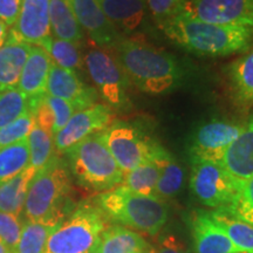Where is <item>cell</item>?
<instances>
[{"label": "cell", "mask_w": 253, "mask_h": 253, "mask_svg": "<svg viewBox=\"0 0 253 253\" xmlns=\"http://www.w3.org/2000/svg\"><path fill=\"white\" fill-rule=\"evenodd\" d=\"M71 190L68 166L54 155L32 179L24 207L26 219L63 221L72 209Z\"/></svg>", "instance_id": "3957f363"}, {"label": "cell", "mask_w": 253, "mask_h": 253, "mask_svg": "<svg viewBox=\"0 0 253 253\" xmlns=\"http://www.w3.org/2000/svg\"><path fill=\"white\" fill-rule=\"evenodd\" d=\"M150 246L140 233L122 225L108 226L101 233L94 253H141Z\"/></svg>", "instance_id": "44dd1931"}, {"label": "cell", "mask_w": 253, "mask_h": 253, "mask_svg": "<svg viewBox=\"0 0 253 253\" xmlns=\"http://www.w3.org/2000/svg\"><path fill=\"white\" fill-rule=\"evenodd\" d=\"M89 253H94V250H93V251H90V252H89Z\"/></svg>", "instance_id": "7bdbcfd3"}, {"label": "cell", "mask_w": 253, "mask_h": 253, "mask_svg": "<svg viewBox=\"0 0 253 253\" xmlns=\"http://www.w3.org/2000/svg\"><path fill=\"white\" fill-rule=\"evenodd\" d=\"M32 45L9 33L0 47V90L18 87Z\"/></svg>", "instance_id": "d6986e66"}, {"label": "cell", "mask_w": 253, "mask_h": 253, "mask_svg": "<svg viewBox=\"0 0 253 253\" xmlns=\"http://www.w3.org/2000/svg\"><path fill=\"white\" fill-rule=\"evenodd\" d=\"M46 94L67 101L77 112L91 107L96 101L94 88L81 81L75 72L59 67L53 62L47 80Z\"/></svg>", "instance_id": "9a60e30c"}, {"label": "cell", "mask_w": 253, "mask_h": 253, "mask_svg": "<svg viewBox=\"0 0 253 253\" xmlns=\"http://www.w3.org/2000/svg\"><path fill=\"white\" fill-rule=\"evenodd\" d=\"M27 141L30 147V166L38 172L54 156V136L34 123Z\"/></svg>", "instance_id": "f546056e"}, {"label": "cell", "mask_w": 253, "mask_h": 253, "mask_svg": "<svg viewBox=\"0 0 253 253\" xmlns=\"http://www.w3.org/2000/svg\"><path fill=\"white\" fill-rule=\"evenodd\" d=\"M154 158L160 166V178L155 189V196L163 201L175 197L184 183V170L163 147Z\"/></svg>", "instance_id": "603a6c76"}, {"label": "cell", "mask_w": 253, "mask_h": 253, "mask_svg": "<svg viewBox=\"0 0 253 253\" xmlns=\"http://www.w3.org/2000/svg\"><path fill=\"white\" fill-rule=\"evenodd\" d=\"M144 253H154V252H153V251H151V249L149 248V249H148V250H147V251H145Z\"/></svg>", "instance_id": "b9f144b4"}, {"label": "cell", "mask_w": 253, "mask_h": 253, "mask_svg": "<svg viewBox=\"0 0 253 253\" xmlns=\"http://www.w3.org/2000/svg\"><path fill=\"white\" fill-rule=\"evenodd\" d=\"M145 2L155 21L161 25L182 13L185 0H145Z\"/></svg>", "instance_id": "d590c367"}, {"label": "cell", "mask_w": 253, "mask_h": 253, "mask_svg": "<svg viewBox=\"0 0 253 253\" xmlns=\"http://www.w3.org/2000/svg\"><path fill=\"white\" fill-rule=\"evenodd\" d=\"M141 253H144V252H141Z\"/></svg>", "instance_id": "f6af8a7d"}, {"label": "cell", "mask_w": 253, "mask_h": 253, "mask_svg": "<svg viewBox=\"0 0 253 253\" xmlns=\"http://www.w3.org/2000/svg\"><path fill=\"white\" fill-rule=\"evenodd\" d=\"M237 219L253 225V177L237 181L236 195L226 209H221Z\"/></svg>", "instance_id": "d6a6232c"}, {"label": "cell", "mask_w": 253, "mask_h": 253, "mask_svg": "<svg viewBox=\"0 0 253 253\" xmlns=\"http://www.w3.org/2000/svg\"><path fill=\"white\" fill-rule=\"evenodd\" d=\"M158 178H160V166L157 161H148L131 171L125 173L123 186L131 191L143 196H155Z\"/></svg>", "instance_id": "f1b7e54d"}, {"label": "cell", "mask_w": 253, "mask_h": 253, "mask_svg": "<svg viewBox=\"0 0 253 253\" xmlns=\"http://www.w3.org/2000/svg\"><path fill=\"white\" fill-rule=\"evenodd\" d=\"M158 26L170 40L199 56L218 58L244 52L253 41V27L204 23L185 12Z\"/></svg>", "instance_id": "6da1fadb"}, {"label": "cell", "mask_w": 253, "mask_h": 253, "mask_svg": "<svg viewBox=\"0 0 253 253\" xmlns=\"http://www.w3.org/2000/svg\"><path fill=\"white\" fill-rule=\"evenodd\" d=\"M82 30L96 46L103 49L116 48L123 38L103 13L99 0H67Z\"/></svg>", "instance_id": "4fadbf2b"}, {"label": "cell", "mask_w": 253, "mask_h": 253, "mask_svg": "<svg viewBox=\"0 0 253 253\" xmlns=\"http://www.w3.org/2000/svg\"><path fill=\"white\" fill-rule=\"evenodd\" d=\"M183 12L204 23L253 27V0H185Z\"/></svg>", "instance_id": "30bf717a"}, {"label": "cell", "mask_w": 253, "mask_h": 253, "mask_svg": "<svg viewBox=\"0 0 253 253\" xmlns=\"http://www.w3.org/2000/svg\"><path fill=\"white\" fill-rule=\"evenodd\" d=\"M232 93L239 103L253 104V48L229 66Z\"/></svg>", "instance_id": "d4e9b609"}, {"label": "cell", "mask_w": 253, "mask_h": 253, "mask_svg": "<svg viewBox=\"0 0 253 253\" xmlns=\"http://www.w3.org/2000/svg\"><path fill=\"white\" fill-rule=\"evenodd\" d=\"M219 164L237 179L244 181L253 177V116L244 125L238 137L221 156Z\"/></svg>", "instance_id": "e0dca14e"}, {"label": "cell", "mask_w": 253, "mask_h": 253, "mask_svg": "<svg viewBox=\"0 0 253 253\" xmlns=\"http://www.w3.org/2000/svg\"><path fill=\"white\" fill-rule=\"evenodd\" d=\"M96 205L108 220L149 236H156L162 230L169 213L166 201L136 194L123 185L101 194Z\"/></svg>", "instance_id": "277c9868"}, {"label": "cell", "mask_w": 253, "mask_h": 253, "mask_svg": "<svg viewBox=\"0 0 253 253\" xmlns=\"http://www.w3.org/2000/svg\"><path fill=\"white\" fill-rule=\"evenodd\" d=\"M41 48L46 50L52 62L59 67L73 72L82 67V58L78 43L52 37L41 46Z\"/></svg>", "instance_id": "4dcf8cb0"}, {"label": "cell", "mask_w": 253, "mask_h": 253, "mask_svg": "<svg viewBox=\"0 0 253 253\" xmlns=\"http://www.w3.org/2000/svg\"><path fill=\"white\" fill-rule=\"evenodd\" d=\"M61 223L55 219L27 220L13 253H43L47 240Z\"/></svg>", "instance_id": "484cf974"}, {"label": "cell", "mask_w": 253, "mask_h": 253, "mask_svg": "<svg viewBox=\"0 0 253 253\" xmlns=\"http://www.w3.org/2000/svg\"><path fill=\"white\" fill-rule=\"evenodd\" d=\"M50 66L52 60L46 50L39 46H32L19 80L18 89L23 91L28 99L45 95Z\"/></svg>", "instance_id": "ac0fdd59"}, {"label": "cell", "mask_w": 253, "mask_h": 253, "mask_svg": "<svg viewBox=\"0 0 253 253\" xmlns=\"http://www.w3.org/2000/svg\"><path fill=\"white\" fill-rule=\"evenodd\" d=\"M66 154L69 171L84 189L106 192L123 182L125 173L104 143L101 131L79 142Z\"/></svg>", "instance_id": "5b68a950"}, {"label": "cell", "mask_w": 253, "mask_h": 253, "mask_svg": "<svg viewBox=\"0 0 253 253\" xmlns=\"http://www.w3.org/2000/svg\"><path fill=\"white\" fill-rule=\"evenodd\" d=\"M107 223L108 218L97 205L84 202L50 235L43 253H89Z\"/></svg>", "instance_id": "8992f818"}, {"label": "cell", "mask_w": 253, "mask_h": 253, "mask_svg": "<svg viewBox=\"0 0 253 253\" xmlns=\"http://www.w3.org/2000/svg\"><path fill=\"white\" fill-rule=\"evenodd\" d=\"M112 120L113 113L107 104L95 103L86 109L78 110L67 125L54 135V148L58 153L66 154L88 136L104 130Z\"/></svg>", "instance_id": "7c38bea8"}, {"label": "cell", "mask_w": 253, "mask_h": 253, "mask_svg": "<svg viewBox=\"0 0 253 253\" xmlns=\"http://www.w3.org/2000/svg\"><path fill=\"white\" fill-rule=\"evenodd\" d=\"M84 65L91 81L108 107L125 110L129 104V80L118 59L106 49L94 45L87 50Z\"/></svg>", "instance_id": "ba28073f"}, {"label": "cell", "mask_w": 253, "mask_h": 253, "mask_svg": "<svg viewBox=\"0 0 253 253\" xmlns=\"http://www.w3.org/2000/svg\"><path fill=\"white\" fill-rule=\"evenodd\" d=\"M34 123L36 121H34L33 114L27 112L15 121L0 129V148L27 140L32 129H33Z\"/></svg>", "instance_id": "836d02e7"}, {"label": "cell", "mask_w": 253, "mask_h": 253, "mask_svg": "<svg viewBox=\"0 0 253 253\" xmlns=\"http://www.w3.org/2000/svg\"><path fill=\"white\" fill-rule=\"evenodd\" d=\"M27 167H30L27 140L0 148V184L23 172Z\"/></svg>", "instance_id": "83f0119b"}, {"label": "cell", "mask_w": 253, "mask_h": 253, "mask_svg": "<svg viewBox=\"0 0 253 253\" xmlns=\"http://www.w3.org/2000/svg\"><path fill=\"white\" fill-rule=\"evenodd\" d=\"M102 132L107 147L123 173L153 160L162 145L126 122H114Z\"/></svg>", "instance_id": "52a82bcc"}, {"label": "cell", "mask_w": 253, "mask_h": 253, "mask_svg": "<svg viewBox=\"0 0 253 253\" xmlns=\"http://www.w3.org/2000/svg\"><path fill=\"white\" fill-rule=\"evenodd\" d=\"M0 253H12L11 251H9V249L7 248V246L4 244V242H2L1 239H0Z\"/></svg>", "instance_id": "60d3db41"}, {"label": "cell", "mask_w": 253, "mask_h": 253, "mask_svg": "<svg viewBox=\"0 0 253 253\" xmlns=\"http://www.w3.org/2000/svg\"><path fill=\"white\" fill-rule=\"evenodd\" d=\"M239 253H245V252H239Z\"/></svg>", "instance_id": "ee69618b"}, {"label": "cell", "mask_w": 253, "mask_h": 253, "mask_svg": "<svg viewBox=\"0 0 253 253\" xmlns=\"http://www.w3.org/2000/svg\"><path fill=\"white\" fill-rule=\"evenodd\" d=\"M103 13L118 31L131 33L143 23L145 0H99Z\"/></svg>", "instance_id": "ffe728a7"}, {"label": "cell", "mask_w": 253, "mask_h": 253, "mask_svg": "<svg viewBox=\"0 0 253 253\" xmlns=\"http://www.w3.org/2000/svg\"><path fill=\"white\" fill-rule=\"evenodd\" d=\"M50 30L58 39L80 42L84 32L67 0H50Z\"/></svg>", "instance_id": "cb8c5ba5"}, {"label": "cell", "mask_w": 253, "mask_h": 253, "mask_svg": "<svg viewBox=\"0 0 253 253\" xmlns=\"http://www.w3.org/2000/svg\"><path fill=\"white\" fill-rule=\"evenodd\" d=\"M195 253H239L209 211L197 210L190 220Z\"/></svg>", "instance_id": "2e32d148"}, {"label": "cell", "mask_w": 253, "mask_h": 253, "mask_svg": "<svg viewBox=\"0 0 253 253\" xmlns=\"http://www.w3.org/2000/svg\"><path fill=\"white\" fill-rule=\"evenodd\" d=\"M209 212L240 252L253 253V225L237 219L221 209Z\"/></svg>", "instance_id": "4316f807"}, {"label": "cell", "mask_w": 253, "mask_h": 253, "mask_svg": "<svg viewBox=\"0 0 253 253\" xmlns=\"http://www.w3.org/2000/svg\"><path fill=\"white\" fill-rule=\"evenodd\" d=\"M243 129V123L220 120H213L199 126L192 135L190 144L191 161L219 163L227 147L238 137Z\"/></svg>", "instance_id": "8fae6325"}, {"label": "cell", "mask_w": 253, "mask_h": 253, "mask_svg": "<svg viewBox=\"0 0 253 253\" xmlns=\"http://www.w3.org/2000/svg\"><path fill=\"white\" fill-rule=\"evenodd\" d=\"M190 189L205 207L218 210L226 209L237 190V179L229 175L219 163L208 161L192 162Z\"/></svg>", "instance_id": "9c48e42d"}, {"label": "cell", "mask_w": 253, "mask_h": 253, "mask_svg": "<svg viewBox=\"0 0 253 253\" xmlns=\"http://www.w3.org/2000/svg\"><path fill=\"white\" fill-rule=\"evenodd\" d=\"M21 6L23 0H0V20L13 27L20 14Z\"/></svg>", "instance_id": "f35d334b"}, {"label": "cell", "mask_w": 253, "mask_h": 253, "mask_svg": "<svg viewBox=\"0 0 253 253\" xmlns=\"http://www.w3.org/2000/svg\"><path fill=\"white\" fill-rule=\"evenodd\" d=\"M36 173L37 170L30 166L23 172L0 184V211L15 216L24 212L28 188Z\"/></svg>", "instance_id": "7402d4cb"}, {"label": "cell", "mask_w": 253, "mask_h": 253, "mask_svg": "<svg viewBox=\"0 0 253 253\" xmlns=\"http://www.w3.org/2000/svg\"><path fill=\"white\" fill-rule=\"evenodd\" d=\"M23 226L19 216L0 211V239L12 253L14 252L20 240Z\"/></svg>", "instance_id": "e575fe53"}, {"label": "cell", "mask_w": 253, "mask_h": 253, "mask_svg": "<svg viewBox=\"0 0 253 253\" xmlns=\"http://www.w3.org/2000/svg\"><path fill=\"white\" fill-rule=\"evenodd\" d=\"M115 49L128 80L142 93L163 95L181 84L178 61L166 50L138 39H122Z\"/></svg>", "instance_id": "7a4b0ae2"}, {"label": "cell", "mask_w": 253, "mask_h": 253, "mask_svg": "<svg viewBox=\"0 0 253 253\" xmlns=\"http://www.w3.org/2000/svg\"><path fill=\"white\" fill-rule=\"evenodd\" d=\"M7 25L5 23H2L1 20H0V47L5 43L6 39H7Z\"/></svg>", "instance_id": "ab89813d"}, {"label": "cell", "mask_w": 253, "mask_h": 253, "mask_svg": "<svg viewBox=\"0 0 253 253\" xmlns=\"http://www.w3.org/2000/svg\"><path fill=\"white\" fill-rule=\"evenodd\" d=\"M30 112V99L18 87L0 90V129Z\"/></svg>", "instance_id": "1f68e13d"}, {"label": "cell", "mask_w": 253, "mask_h": 253, "mask_svg": "<svg viewBox=\"0 0 253 253\" xmlns=\"http://www.w3.org/2000/svg\"><path fill=\"white\" fill-rule=\"evenodd\" d=\"M45 100L50 110H52L53 118H54V126H53V136H54L67 125L69 119L72 118L73 114L77 110L67 101L59 99V97L50 96L48 94H45Z\"/></svg>", "instance_id": "74e56055"}, {"label": "cell", "mask_w": 253, "mask_h": 253, "mask_svg": "<svg viewBox=\"0 0 253 253\" xmlns=\"http://www.w3.org/2000/svg\"><path fill=\"white\" fill-rule=\"evenodd\" d=\"M154 253H195L179 233L164 231L158 236L156 245L150 248Z\"/></svg>", "instance_id": "8d00e7d4"}, {"label": "cell", "mask_w": 253, "mask_h": 253, "mask_svg": "<svg viewBox=\"0 0 253 253\" xmlns=\"http://www.w3.org/2000/svg\"><path fill=\"white\" fill-rule=\"evenodd\" d=\"M50 0H23L20 14L13 25L12 33L32 46L41 47L49 38Z\"/></svg>", "instance_id": "5bb4252c"}]
</instances>
